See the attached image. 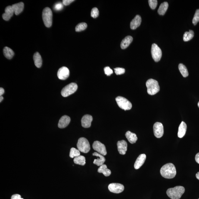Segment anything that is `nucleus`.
<instances>
[{"instance_id":"nucleus-1","label":"nucleus","mask_w":199,"mask_h":199,"mask_svg":"<svg viewBox=\"0 0 199 199\" xmlns=\"http://www.w3.org/2000/svg\"><path fill=\"white\" fill-rule=\"evenodd\" d=\"M160 173L162 176L165 178H173L176 175V168L173 164L167 163L162 167Z\"/></svg>"},{"instance_id":"nucleus-2","label":"nucleus","mask_w":199,"mask_h":199,"mask_svg":"<svg viewBox=\"0 0 199 199\" xmlns=\"http://www.w3.org/2000/svg\"><path fill=\"white\" fill-rule=\"evenodd\" d=\"M185 191L183 187L177 186L168 189L166 193L168 196L172 199H180L185 193Z\"/></svg>"},{"instance_id":"nucleus-3","label":"nucleus","mask_w":199,"mask_h":199,"mask_svg":"<svg viewBox=\"0 0 199 199\" xmlns=\"http://www.w3.org/2000/svg\"><path fill=\"white\" fill-rule=\"evenodd\" d=\"M146 85L147 92L149 95H155L159 91L160 86L156 80L150 79L147 81Z\"/></svg>"},{"instance_id":"nucleus-4","label":"nucleus","mask_w":199,"mask_h":199,"mask_svg":"<svg viewBox=\"0 0 199 199\" xmlns=\"http://www.w3.org/2000/svg\"><path fill=\"white\" fill-rule=\"evenodd\" d=\"M42 18L45 26L48 28L51 27L52 24L53 13L49 8L46 7L43 10Z\"/></svg>"},{"instance_id":"nucleus-5","label":"nucleus","mask_w":199,"mask_h":199,"mask_svg":"<svg viewBox=\"0 0 199 199\" xmlns=\"http://www.w3.org/2000/svg\"><path fill=\"white\" fill-rule=\"evenodd\" d=\"M77 146L80 151L85 153H88L90 149L89 142L86 138L83 137L79 139Z\"/></svg>"},{"instance_id":"nucleus-6","label":"nucleus","mask_w":199,"mask_h":199,"mask_svg":"<svg viewBox=\"0 0 199 199\" xmlns=\"http://www.w3.org/2000/svg\"><path fill=\"white\" fill-rule=\"evenodd\" d=\"M78 85L76 83H72L66 85L61 91V95L64 97H67L72 94L78 89Z\"/></svg>"},{"instance_id":"nucleus-7","label":"nucleus","mask_w":199,"mask_h":199,"mask_svg":"<svg viewBox=\"0 0 199 199\" xmlns=\"http://www.w3.org/2000/svg\"><path fill=\"white\" fill-rule=\"evenodd\" d=\"M118 106L122 109L124 110H130L132 107V104L127 98L123 97L118 96L115 98Z\"/></svg>"},{"instance_id":"nucleus-8","label":"nucleus","mask_w":199,"mask_h":199,"mask_svg":"<svg viewBox=\"0 0 199 199\" xmlns=\"http://www.w3.org/2000/svg\"><path fill=\"white\" fill-rule=\"evenodd\" d=\"M151 54L153 59L156 62H158L160 61L162 56V51L156 44H153L152 45Z\"/></svg>"},{"instance_id":"nucleus-9","label":"nucleus","mask_w":199,"mask_h":199,"mask_svg":"<svg viewBox=\"0 0 199 199\" xmlns=\"http://www.w3.org/2000/svg\"><path fill=\"white\" fill-rule=\"evenodd\" d=\"M153 132L155 136L157 138H159L163 136L164 128L161 123L156 122L154 124Z\"/></svg>"},{"instance_id":"nucleus-10","label":"nucleus","mask_w":199,"mask_h":199,"mask_svg":"<svg viewBox=\"0 0 199 199\" xmlns=\"http://www.w3.org/2000/svg\"><path fill=\"white\" fill-rule=\"evenodd\" d=\"M93 148L98 153L103 156L107 155L106 146L102 143L98 141H95L93 144Z\"/></svg>"},{"instance_id":"nucleus-11","label":"nucleus","mask_w":199,"mask_h":199,"mask_svg":"<svg viewBox=\"0 0 199 199\" xmlns=\"http://www.w3.org/2000/svg\"><path fill=\"white\" fill-rule=\"evenodd\" d=\"M108 188L112 193L118 194L123 191L124 189V187L121 184L113 183L110 184L108 185Z\"/></svg>"},{"instance_id":"nucleus-12","label":"nucleus","mask_w":199,"mask_h":199,"mask_svg":"<svg viewBox=\"0 0 199 199\" xmlns=\"http://www.w3.org/2000/svg\"><path fill=\"white\" fill-rule=\"evenodd\" d=\"M69 69L66 67L63 66L59 69L57 72V76L60 80H65L69 76Z\"/></svg>"},{"instance_id":"nucleus-13","label":"nucleus","mask_w":199,"mask_h":199,"mask_svg":"<svg viewBox=\"0 0 199 199\" xmlns=\"http://www.w3.org/2000/svg\"><path fill=\"white\" fill-rule=\"evenodd\" d=\"M93 117L91 115L86 114L83 116L81 120L82 126L85 128H89L91 125Z\"/></svg>"},{"instance_id":"nucleus-14","label":"nucleus","mask_w":199,"mask_h":199,"mask_svg":"<svg viewBox=\"0 0 199 199\" xmlns=\"http://www.w3.org/2000/svg\"><path fill=\"white\" fill-rule=\"evenodd\" d=\"M118 150L120 154L124 155L127 150V143L124 140H120L117 143Z\"/></svg>"},{"instance_id":"nucleus-15","label":"nucleus","mask_w":199,"mask_h":199,"mask_svg":"<svg viewBox=\"0 0 199 199\" xmlns=\"http://www.w3.org/2000/svg\"><path fill=\"white\" fill-rule=\"evenodd\" d=\"M14 11L12 6H9L7 7L5 9V13L2 15V18L6 21H8L14 14Z\"/></svg>"},{"instance_id":"nucleus-16","label":"nucleus","mask_w":199,"mask_h":199,"mask_svg":"<svg viewBox=\"0 0 199 199\" xmlns=\"http://www.w3.org/2000/svg\"><path fill=\"white\" fill-rule=\"evenodd\" d=\"M71 121V118L67 115H65L60 119L58 124V127L63 128L66 127L69 124Z\"/></svg>"},{"instance_id":"nucleus-17","label":"nucleus","mask_w":199,"mask_h":199,"mask_svg":"<svg viewBox=\"0 0 199 199\" xmlns=\"http://www.w3.org/2000/svg\"><path fill=\"white\" fill-rule=\"evenodd\" d=\"M146 159V155L145 154L140 155L137 158L134 164L135 169H138L143 165L145 163Z\"/></svg>"},{"instance_id":"nucleus-18","label":"nucleus","mask_w":199,"mask_h":199,"mask_svg":"<svg viewBox=\"0 0 199 199\" xmlns=\"http://www.w3.org/2000/svg\"><path fill=\"white\" fill-rule=\"evenodd\" d=\"M141 21V17L139 15H137L130 23V28L132 30L136 29L137 28L140 26Z\"/></svg>"},{"instance_id":"nucleus-19","label":"nucleus","mask_w":199,"mask_h":199,"mask_svg":"<svg viewBox=\"0 0 199 199\" xmlns=\"http://www.w3.org/2000/svg\"><path fill=\"white\" fill-rule=\"evenodd\" d=\"M92 155L94 156L98 157V158L97 159H95L93 163L94 164L98 166H100L104 164L106 161V159L104 156L100 154L98 152H96L93 153Z\"/></svg>"},{"instance_id":"nucleus-20","label":"nucleus","mask_w":199,"mask_h":199,"mask_svg":"<svg viewBox=\"0 0 199 199\" xmlns=\"http://www.w3.org/2000/svg\"><path fill=\"white\" fill-rule=\"evenodd\" d=\"M187 126L186 124L184 121H182L178 128V136L179 138H182L185 136L187 131Z\"/></svg>"},{"instance_id":"nucleus-21","label":"nucleus","mask_w":199,"mask_h":199,"mask_svg":"<svg viewBox=\"0 0 199 199\" xmlns=\"http://www.w3.org/2000/svg\"><path fill=\"white\" fill-rule=\"evenodd\" d=\"M11 6L12 7L15 14L16 15H18L23 11L24 4L23 2H21L16 3V4H13Z\"/></svg>"},{"instance_id":"nucleus-22","label":"nucleus","mask_w":199,"mask_h":199,"mask_svg":"<svg viewBox=\"0 0 199 199\" xmlns=\"http://www.w3.org/2000/svg\"><path fill=\"white\" fill-rule=\"evenodd\" d=\"M133 41V38L131 36L126 37L121 41V47L122 49H126L130 46Z\"/></svg>"},{"instance_id":"nucleus-23","label":"nucleus","mask_w":199,"mask_h":199,"mask_svg":"<svg viewBox=\"0 0 199 199\" xmlns=\"http://www.w3.org/2000/svg\"><path fill=\"white\" fill-rule=\"evenodd\" d=\"M33 59H34L35 66L37 67L40 68L42 65V59L41 55L38 52L35 53L33 56Z\"/></svg>"},{"instance_id":"nucleus-24","label":"nucleus","mask_w":199,"mask_h":199,"mask_svg":"<svg viewBox=\"0 0 199 199\" xmlns=\"http://www.w3.org/2000/svg\"><path fill=\"white\" fill-rule=\"evenodd\" d=\"M125 136L127 139L128 141L132 144L136 143L138 140V138H137L136 134L131 133L130 131H128L127 132L125 133Z\"/></svg>"},{"instance_id":"nucleus-25","label":"nucleus","mask_w":199,"mask_h":199,"mask_svg":"<svg viewBox=\"0 0 199 199\" xmlns=\"http://www.w3.org/2000/svg\"><path fill=\"white\" fill-rule=\"evenodd\" d=\"M98 172L99 173H103L104 176L108 177L111 174V171L107 168L106 165L103 164L100 166L98 169Z\"/></svg>"},{"instance_id":"nucleus-26","label":"nucleus","mask_w":199,"mask_h":199,"mask_svg":"<svg viewBox=\"0 0 199 199\" xmlns=\"http://www.w3.org/2000/svg\"><path fill=\"white\" fill-rule=\"evenodd\" d=\"M3 54L6 58L11 59L14 56V53L12 50L7 47H5L3 50Z\"/></svg>"},{"instance_id":"nucleus-27","label":"nucleus","mask_w":199,"mask_h":199,"mask_svg":"<svg viewBox=\"0 0 199 199\" xmlns=\"http://www.w3.org/2000/svg\"><path fill=\"white\" fill-rule=\"evenodd\" d=\"M169 6L168 3L166 2L162 3L160 5L159 8L158 10V13L160 15H163L165 14V12L168 9Z\"/></svg>"},{"instance_id":"nucleus-28","label":"nucleus","mask_w":199,"mask_h":199,"mask_svg":"<svg viewBox=\"0 0 199 199\" xmlns=\"http://www.w3.org/2000/svg\"><path fill=\"white\" fill-rule=\"evenodd\" d=\"M73 161L74 163L77 165H84L86 164V159L84 156L82 155L75 157Z\"/></svg>"},{"instance_id":"nucleus-29","label":"nucleus","mask_w":199,"mask_h":199,"mask_svg":"<svg viewBox=\"0 0 199 199\" xmlns=\"http://www.w3.org/2000/svg\"><path fill=\"white\" fill-rule=\"evenodd\" d=\"M178 69L180 73H181L182 76L184 77H187L188 76V70H187L186 67L185 65L182 64V63H180L178 65Z\"/></svg>"},{"instance_id":"nucleus-30","label":"nucleus","mask_w":199,"mask_h":199,"mask_svg":"<svg viewBox=\"0 0 199 199\" xmlns=\"http://www.w3.org/2000/svg\"><path fill=\"white\" fill-rule=\"evenodd\" d=\"M194 36V32L193 30H190L189 31L185 32L183 36V40L188 41L193 38Z\"/></svg>"},{"instance_id":"nucleus-31","label":"nucleus","mask_w":199,"mask_h":199,"mask_svg":"<svg viewBox=\"0 0 199 199\" xmlns=\"http://www.w3.org/2000/svg\"><path fill=\"white\" fill-rule=\"evenodd\" d=\"M88 25L86 23H81L77 25L75 27V31L76 32H81L86 29Z\"/></svg>"},{"instance_id":"nucleus-32","label":"nucleus","mask_w":199,"mask_h":199,"mask_svg":"<svg viewBox=\"0 0 199 199\" xmlns=\"http://www.w3.org/2000/svg\"><path fill=\"white\" fill-rule=\"evenodd\" d=\"M80 155V152L79 150L76 148H72L70 150L69 156L72 158H75Z\"/></svg>"},{"instance_id":"nucleus-33","label":"nucleus","mask_w":199,"mask_h":199,"mask_svg":"<svg viewBox=\"0 0 199 199\" xmlns=\"http://www.w3.org/2000/svg\"><path fill=\"white\" fill-rule=\"evenodd\" d=\"M193 23L194 25H196L199 21V9H197L195 13L193 19Z\"/></svg>"},{"instance_id":"nucleus-34","label":"nucleus","mask_w":199,"mask_h":199,"mask_svg":"<svg viewBox=\"0 0 199 199\" xmlns=\"http://www.w3.org/2000/svg\"><path fill=\"white\" fill-rule=\"evenodd\" d=\"M99 11H98V8H93L91 10V16L92 17L94 18H96L98 17V16L99 15Z\"/></svg>"},{"instance_id":"nucleus-35","label":"nucleus","mask_w":199,"mask_h":199,"mask_svg":"<svg viewBox=\"0 0 199 199\" xmlns=\"http://www.w3.org/2000/svg\"><path fill=\"white\" fill-rule=\"evenodd\" d=\"M148 2L150 8L152 9H155L158 5V1L157 0H149Z\"/></svg>"},{"instance_id":"nucleus-36","label":"nucleus","mask_w":199,"mask_h":199,"mask_svg":"<svg viewBox=\"0 0 199 199\" xmlns=\"http://www.w3.org/2000/svg\"><path fill=\"white\" fill-rule=\"evenodd\" d=\"M115 72L117 75H121L125 72V69L121 68H116L114 69Z\"/></svg>"},{"instance_id":"nucleus-37","label":"nucleus","mask_w":199,"mask_h":199,"mask_svg":"<svg viewBox=\"0 0 199 199\" xmlns=\"http://www.w3.org/2000/svg\"><path fill=\"white\" fill-rule=\"evenodd\" d=\"M104 71L105 74L107 76H110L113 74V71L109 66H106L104 68Z\"/></svg>"},{"instance_id":"nucleus-38","label":"nucleus","mask_w":199,"mask_h":199,"mask_svg":"<svg viewBox=\"0 0 199 199\" xmlns=\"http://www.w3.org/2000/svg\"><path fill=\"white\" fill-rule=\"evenodd\" d=\"M63 4L59 2L57 3L54 6V9L56 11H61L63 8Z\"/></svg>"},{"instance_id":"nucleus-39","label":"nucleus","mask_w":199,"mask_h":199,"mask_svg":"<svg viewBox=\"0 0 199 199\" xmlns=\"http://www.w3.org/2000/svg\"><path fill=\"white\" fill-rule=\"evenodd\" d=\"M74 1V0H63V4L65 6H68Z\"/></svg>"},{"instance_id":"nucleus-40","label":"nucleus","mask_w":199,"mask_h":199,"mask_svg":"<svg viewBox=\"0 0 199 199\" xmlns=\"http://www.w3.org/2000/svg\"><path fill=\"white\" fill-rule=\"evenodd\" d=\"M11 199H24L21 198V195L18 194H15L13 195L11 197Z\"/></svg>"},{"instance_id":"nucleus-41","label":"nucleus","mask_w":199,"mask_h":199,"mask_svg":"<svg viewBox=\"0 0 199 199\" xmlns=\"http://www.w3.org/2000/svg\"><path fill=\"white\" fill-rule=\"evenodd\" d=\"M195 160L197 163L199 164V152L197 153L195 156Z\"/></svg>"},{"instance_id":"nucleus-42","label":"nucleus","mask_w":199,"mask_h":199,"mask_svg":"<svg viewBox=\"0 0 199 199\" xmlns=\"http://www.w3.org/2000/svg\"><path fill=\"white\" fill-rule=\"evenodd\" d=\"M5 90L2 88H0V96H2L4 94Z\"/></svg>"},{"instance_id":"nucleus-43","label":"nucleus","mask_w":199,"mask_h":199,"mask_svg":"<svg viewBox=\"0 0 199 199\" xmlns=\"http://www.w3.org/2000/svg\"><path fill=\"white\" fill-rule=\"evenodd\" d=\"M196 177L197 179L199 180V172H198L196 174Z\"/></svg>"},{"instance_id":"nucleus-44","label":"nucleus","mask_w":199,"mask_h":199,"mask_svg":"<svg viewBox=\"0 0 199 199\" xmlns=\"http://www.w3.org/2000/svg\"><path fill=\"white\" fill-rule=\"evenodd\" d=\"M3 99V97L2 96H1V97H0V102H1L2 101Z\"/></svg>"},{"instance_id":"nucleus-45","label":"nucleus","mask_w":199,"mask_h":199,"mask_svg":"<svg viewBox=\"0 0 199 199\" xmlns=\"http://www.w3.org/2000/svg\"><path fill=\"white\" fill-rule=\"evenodd\" d=\"M198 107H199V102L198 103Z\"/></svg>"},{"instance_id":"nucleus-46","label":"nucleus","mask_w":199,"mask_h":199,"mask_svg":"<svg viewBox=\"0 0 199 199\" xmlns=\"http://www.w3.org/2000/svg\"><path fill=\"white\" fill-rule=\"evenodd\" d=\"M198 199H199V198Z\"/></svg>"}]
</instances>
